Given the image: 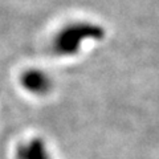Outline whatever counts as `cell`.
Wrapping results in <instances>:
<instances>
[{
  "instance_id": "1",
  "label": "cell",
  "mask_w": 159,
  "mask_h": 159,
  "mask_svg": "<svg viewBox=\"0 0 159 159\" xmlns=\"http://www.w3.org/2000/svg\"><path fill=\"white\" fill-rule=\"evenodd\" d=\"M103 29L93 23H73L57 33L53 40V51L58 56L76 54L85 40H99L103 37Z\"/></svg>"
},
{
  "instance_id": "2",
  "label": "cell",
  "mask_w": 159,
  "mask_h": 159,
  "mask_svg": "<svg viewBox=\"0 0 159 159\" xmlns=\"http://www.w3.org/2000/svg\"><path fill=\"white\" fill-rule=\"evenodd\" d=\"M16 159H52L45 142L40 138H32L28 142L19 145L16 148Z\"/></svg>"
},
{
  "instance_id": "3",
  "label": "cell",
  "mask_w": 159,
  "mask_h": 159,
  "mask_svg": "<svg viewBox=\"0 0 159 159\" xmlns=\"http://www.w3.org/2000/svg\"><path fill=\"white\" fill-rule=\"evenodd\" d=\"M23 85L32 93H45L51 88L49 85V78L44 73L39 70H29L24 74Z\"/></svg>"
}]
</instances>
